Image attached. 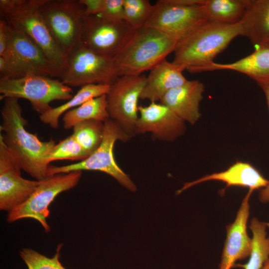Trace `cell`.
Listing matches in <instances>:
<instances>
[{
    "label": "cell",
    "mask_w": 269,
    "mask_h": 269,
    "mask_svg": "<svg viewBox=\"0 0 269 269\" xmlns=\"http://www.w3.org/2000/svg\"><path fill=\"white\" fill-rule=\"evenodd\" d=\"M178 40L156 28L144 26L134 30L115 58L119 76L140 75L150 70L171 52Z\"/></svg>",
    "instance_id": "cell-3"
},
{
    "label": "cell",
    "mask_w": 269,
    "mask_h": 269,
    "mask_svg": "<svg viewBox=\"0 0 269 269\" xmlns=\"http://www.w3.org/2000/svg\"><path fill=\"white\" fill-rule=\"evenodd\" d=\"M260 199L264 202L269 200V184L266 188L261 192L260 194ZM266 224L267 226L269 227V223H267Z\"/></svg>",
    "instance_id": "cell-34"
},
{
    "label": "cell",
    "mask_w": 269,
    "mask_h": 269,
    "mask_svg": "<svg viewBox=\"0 0 269 269\" xmlns=\"http://www.w3.org/2000/svg\"><path fill=\"white\" fill-rule=\"evenodd\" d=\"M41 0H16L13 7L0 17L29 36L44 52L60 78L67 56L56 43L39 11Z\"/></svg>",
    "instance_id": "cell-5"
},
{
    "label": "cell",
    "mask_w": 269,
    "mask_h": 269,
    "mask_svg": "<svg viewBox=\"0 0 269 269\" xmlns=\"http://www.w3.org/2000/svg\"><path fill=\"white\" fill-rule=\"evenodd\" d=\"M119 77L114 58L98 54L80 44L67 55L60 78L69 87L91 84L111 85Z\"/></svg>",
    "instance_id": "cell-7"
},
{
    "label": "cell",
    "mask_w": 269,
    "mask_h": 269,
    "mask_svg": "<svg viewBox=\"0 0 269 269\" xmlns=\"http://www.w3.org/2000/svg\"><path fill=\"white\" fill-rule=\"evenodd\" d=\"M107 94L91 99L71 109L63 117V128L67 130L77 124L88 120L104 122L109 118Z\"/></svg>",
    "instance_id": "cell-24"
},
{
    "label": "cell",
    "mask_w": 269,
    "mask_h": 269,
    "mask_svg": "<svg viewBox=\"0 0 269 269\" xmlns=\"http://www.w3.org/2000/svg\"><path fill=\"white\" fill-rule=\"evenodd\" d=\"M253 191L249 190L243 199L234 222L226 227L227 236L219 269H231L238 260L249 257L252 248V239L247 233L249 215V201Z\"/></svg>",
    "instance_id": "cell-16"
},
{
    "label": "cell",
    "mask_w": 269,
    "mask_h": 269,
    "mask_svg": "<svg viewBox=\"0 0 269 269\" xmlns=\"http://www.w3.org/2000/svg\"><path fill=\"white\" fill-rule=\"evenodd\" d=\"M19 255L28 269H66L60 262L58 252L48 258L35 250L24 248Z\"/></svg>",
    "instance_id": "cell-29"
},
{
    "label": "cell",
    "mask_w": 269,
    "mask_h": 269,
    "mask_svg": "<svg viewBox=\"0 0 269 269\" xmlns=\"http://www.w3.org/2000/svg\"><path fill=\"white\" fill-rule=\"evenodd\" d=\"M144 75L119 76L107 94L109 117L132 137L138 118V102L145 85Z\"/></svg>",
    "instance_id": "cell-12"
},
{
    "label": "cell",
    "mask_w": 269,
    "mask_h": 269,
    "mask_svg": "<svg viewBox=\"0 0 269 269\" xmlns=\"http://www.w3.org/2000/svg\"><path fill=\"white\" fill-rule=\"evenodd\" d=\"M85 8L86 15H99L103 0H79Z\"/></svg>",
    "instance_id": "cell-32"
},
{
    "label": "cell",
    "mask_w": 269,
    "mask_h": 269,
    "mask_svg": "<svg viewBox=\"0 0 269 269\" xmlns=\"http://www.w3.org/2000/svg\"><path fill=\"white\" fill-rule=\"evenodd\" d=\"M81 175V171H76L49 176L41 180L25 202L8 213L7 221L12 223L21 219L31 218L39 222L46 232H49L50 228L46 219L50 214V204L59 194L75 187Z\"/></svg>",
    "instance_id": "cell-10"
},
{
    "label": "cell",
    "mask_w": 269,
    "mask_h": 269,
    "mask_svg": "<svg viewBox=\"0 0 269 269\" xmlns=\"http://www.w3.org/2000/svg\"><path fill=\"white\" fill-rule=\"evenodd\" d=\"M267 225L254 218L250 228L253 233L250 258L246 264H237L236 267L244 269H262L269 259V237H267Z\"/></svg>",
    "instance_id": "cell-25"
},
{
    "label": "cell",
    "mask_w": 269,
    "mask_h": 269,
    "mask_svg": "<svg viewBox=\"0 0 269 269\" xmlns=\"http://www.w3.org/2000/svg\"><path fill=\"white\" fill-rule=\"evenodd\" d=\"M228 70L244 74L256 82L269 81V43L257 47L251 54L236 61L227 64L214 62L200 71Z\"/></svg>",
    "instance_id": "cell-20"
},
{
    "label": "cell",
    "mask_w": 269,
    "mask_h": 269,
    "mask_svg": "<svg viewBox=\"0 0 269 269\" xmlns=\"http://www.w3.org/2000/svg\"><path fill=\"white\" fill-rule=\"evenodd\" d=\"M110 87L111 85L102 84H91L81 87L77 93L67 102L57 107L52 108L40 115V120L43 123L53 129H57L59 127V119L62 115L91 99L107 94Z\"/></svg>",
    "instance_id": "cell-22"
},
{
    "label": "cell",
    "mask_w": 269,
    "mask_h": 269,
    "mask_svg": "<svg viewBox=\"0 0 269 269\" xmlns=\"http://www.w3.org/2000/svg\"><path fill=\"white\" fill-rule=\"evenodd\" d=\"M104 123V132L102 141L93 153L86 159L77 163L60 166L49 165L47 171V177L76 171H99L111 176L129 191H135V184L117 164L114 155L115 142L117 140L126 142L132 137L110 118Z\"/></svg>",
    "instance_id": "cell-4"
},
{
    "label": "cell",
    "mask_w": 269,
    "mask_h": 269,
    "mask_svg": "<svg viewBox=\"0 0 269 269\" xmlns=\"http://www.w3.org/2000/svg\"><path fill=\"white\" fill-rule=\"evenodd\" d=\"M3 100L0 137L22 170L37 180L45 179L49 165L46 158L55 141L52 139L41 141L37 135L28 132L25 128L27 121L22 116L18 99Z\"/></svg>",
    "instance_id": "cell-1"
},
{
    "label": "cell",
    "mask_w": 269,
    "mask_h": 269,
    "mask_svg": "<svg viewBox=\"0 0 269 269\" xmlns=\"http://www.w3.org/2000/svg\"><path fill=\"white\" fill-rule=\"evenodd\" d=\"M148 0H124L123 20L134 30L145 26L152 12Z\"/></svg>",
    "instance_id": "cell-27"
},
{
    "label": "cell",
    "mask_w": 269,
    "mask_h": 269,
    "mask_svg": "<svg viewBox=\"0 0 269 269\" xmlns=\"http://www.w3.org/2000/svg\"><path fill=\"white\" fill-rule=\"evenodd\" d=\"M134 31L124 20L111 21L85 14L79 44L98 54L115 58Z\"/></svg>",
    "instance_id": "cell-11"
},
{
    "label": "cell",
    "mask_w": 269,
    "mask_h": 269,
    "mask_svg": "<svg viewBox=\"0 0 269 269\" xmlns=\"http://www.w3.org/2000/svg\"><path fill=\"white\" fill-rule=\"evenodd\" d=\"M7 23L9 36L8 53L17 63L24 76L34 74L59 77L55 68L41 48L20 29Z\"/></svg>",
    "instance_id": "cell-15"
},
{
    "label": "cell",
    "mask_w": 269,
    "mask_h": 269,
    "mask_svg": "<svg viewBox=\"0 0 269 269\" xmlns=\"http://www.w3.org/2000/svg\"><path fill=\"white\" fill-rule=\"evenodd\" d=\"M209 180H218L226 183V186L222 192L230 186L248 187L253 191L262 187H266L269 184V181L252 164L237 161L225 171L207 175L193 181L184 183L182 187L177 191V194L196 184Z\"/></svg>",
    "instance_id": "cell-19"
},
{
    "label": "cell",
    "mask_w": 269,
    "mask_h": 269,
    "mask_svg": "<svg viewBox=\"0 0 269 269\" xmlns=\"http://www.w3.org/2000/svg\"><path fill=\"white\" fill-rule=\"evenodd\" d=\"M138 110L135 135L150 133L157 139L173 141L186 130L185 122L160 103L139 106Z\"/></svg>",
    "instance_id": "cell-14"
},
{
    "label": "cell",
    "mask_w": 269,
    "mask_h": 269,
    "mask_svg": "<svg viewBox=\"0 0 269 269\" xmlns=\"http://www.w3.org/2000/svg\"><path fill=\"white\" fill-rule=\"evenodd\" d=\"M262 269H269V259L266 262Z\"/></svg>",
    "instance_id": "cell-35"
},
{
    "label": "cell",
    "mask_w": 269,
    "mask_h": 269,
    "mask_svg": "<svg viewBox=\"0 0 269 269\" xmlns=\"http://www.w3.org/2000/svg\"><path fill=\"white\" fill-rule=\"evenodd\" d=\"M89 156V154L71 134L55 145L48 154L46 160L49 164L51 162L57 160H82Z\"/></svg>",
    "instance_id": "cell-28"
},
{
    "label": "cell",
    "mask_w": 269,
    "mask_h": 269,
    "mask_svg": "<svg viewBox=\"0 0 269 269\" xmlns=\"http://www.w3.org/2000/svg\"><path fill=\"white\" fill-rule=\"evenodd\" d=\"M185 70L182 66L162 60L150 70L140 99L151 103L160 101L169 91L187 82L183 74Z\"/></svg>",
    "instance_id": "cell-18"
},
{
    "label": "cell",
    "mask_w": 269,
    "mask_h": 269,
    "mask_svg": "<svg viewBox=\"0 0 269 269\" xmlns=\"http://www.w3.org/2000/svg\"><path fill=\"white\" fill-rule=\"evenodd\" d=\"M239 35H242L240 23L227 25L207 21L178 41L172 62L190 73L200 72Z\"/></svg>",
    "instance_id": "cell-2"
},
{
    "label": "cell",
    "mask_w": 269,
    "mask_h": 269,
    "mask_svg": "<svg viewBox=\"0 0 269 269\" xmlns=\"http://www.w3.org/2000/svg\"><path fill=\"white\" fill-rule=\"evenodd\" d=\"M21 168L0 137V209L8 213L25 202L41 180L26 179Z\"/></svg>",
    "instance_id": "cell-13"
},
{
    "label": "cell",
    "mask_w": 269,
    "mask_h": 269,
    "mask_svg": "<svg viewBox=\"0 0 269 269\" xmlns=\"http://www.w3.org/2000/svg\"><path fill=\"white\" fill-rule=\"evenodd\" d=\"M104 123L96 120L80 122L73 128L72 134L90 155L100 145L104 136Z\"/></svg>",
    "instance_id": "cell-26"
},
{
    "label": "cell",
    "mask_w": 269,
    "mask_h": 269,
    "mask_svg": "<svg viewBox=\"0 0 269 269\" xmlns=\"http://www.w3.org/2000/svg\"><path fill=\"white\" fill-rule=\"evenodd\" d=\"M39 11L56 43L67 56L79 43L85 6L79 0H41Z\"/></svg>",
    "instance_id": "cell-8"
},
{
    "label": "cell",
    "mask_w": 269,
    "mask_h": 269,
    "mask_svg": "<svg viewBox=\"0 0 269 269\" xmlns=\"http://www.w3.org/2000/svg\"><path fill=\"white\" fill-rule=\"evenodd\" d=\"M257 83L265 95L267 105L269 109V81H261L257 82Z\"/></svg>",
    "instance_id": "cell-33"
},
{
    "label": "cell",
    "mask_w": 269,
    "mask_h": 269,
    "mask_svg": "<svg viewBox=\"0 0 269 269\" xmlns=\"http://www.w3.org/2000/svg\"><path fill=\"white\" fill-rule=\"evenodd\" d=\"M9 50V36L7 23L2 18L0 19V56L6 55Z\"/></svg>",
    "instance_id": "cell-31"
},
{
    "label": "cell",
    "mask_w": 269,
    "mask_h": 269,
    "mask_svg": "<svg viewBox=\"0 0 269 269\" xmlns=\"http://www.w3.org/2000/svg\"><path fill=\"white\" fill-rule=\"evenodd\" d=\"M124 0H103L98 16L106 19L119 21L123 20Z\"/></svg>",
    "instance_id": "cell-30"
},
{
    "label": "cell",
    "mask_w": 269,
    "mask_h": 269,
    "mask_svg": "<svg viewBox=\"0 0 269 269\" xmlns=\"http://www.w3.org/2000/svg\"><path fill=\"white\" fill-rule=\"evenodd\" d=\"M0 99L14 98L29 101L32 109L42 115L52 107L55 100H69L73 96L71 87L51 77L34 74L13 79H0Z\"/></svg>",
    "instance_id": "cell-6"
},
{
    "label": "cell",
    "mask_w": 269,
    "mask_h": 269,
    "mask_svg": "<svg viewBox=\"0 0 269 269\" xmlns=\"http://www.w3.org/2000/svg\"><path fill=\"white\" fill-rule=\"evenodd\" d=\"M240 23L242 36L254 45L269 43V0H250Z\"/></svg>",
    "instance_id": "cell-21"
},
{
    "label": "cell",
    "mask_w": 269,
    "mask_h": 269,
    "mask_svg": "<svg viewBox=\"0 0 269 269\" xmlns=\"http://www.w3.org/2000/svg\"><path fill=\"white\" fill-rule=\"evenodd\" d=\"M204 85L199 80H187L167 92L160 101L184 122L194 125L201 116L200 103Z\"/></svg>",
    "instance_id": "cell-17"
},
{
    "label": "cell",
    "mask_w": 269,
    "mask_h": 269,
    "mask_svg": "<svg viewBox=\"0 0 269 269\" xmlns=\"http://www.w3.org/2000/svg\"><path fill=\"white\" fill-rule=\"evenodd\" d=\"M196 2V0H158L145 26L159 29L179 41L207 21L205 2Z\"/></svg>",
    "instance_id": "cell-9"
},
{
    "label": "cell",
    "mask_w": 269,
    "mask_h": 269,
    "mask_svg": "<svg viewBox=\"0 0 269 269\" xmlns=\"http://www.w3.org/2000/svg\"><path fill=\"white\" fill-rule=\"evenodd\" d=\"M250 0H206L203 4L207 21L227 25L239 23Z\"/></svg>",
    "instance_id": "cell-23"
}]
</instances>
